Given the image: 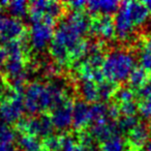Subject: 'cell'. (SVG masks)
I'll list each match as a JSON object with an SVG mask.
<instances>
[{"instance_id":"1","label":"cell","mask_w":151,"mask_h":151,"mask_svg":"<svg viewBox=\"0 0 151 151\" xmlns=\"http://www.w3.org/2000/svg\"><path fill=\"white\" fill-rule=\"evenodd\" d=\"M90 27V19L83 12H71L59 23L50 45L51 55L57 64L65 65L69 60L79 62L88 55L90 42L83 37Z\"/></svg>"},{"instance_id":"2","label":"cell","mask_w":151,"mask_h":151,"mask_svg":"<svg viewBox=\"0 0 151 151\" xmlns=\"http://www.w3.org/2000/svg\"><path fill=\"white\" fill-rule=\"evenodd\" d=\"M136 68V59L126 50H113L104 58L101 71L107 81L114 84L128 80Z\"/></svg>"},{"instance_id":"3","label":"cell","mask_w":151,"mask_h":151,"mask_svg":"<svg viewBox=\"0 0 151 151\" xmlns=\"http://www.w3.org/2000/svg\"><path fill=\"white\" fill-rule=\"evenodd\" d=\"M24 106L26 111L32 115L40 114L49 109H54L48 84L40 82L30 83L24 91Z\"/></svg>"},{"instance_id":"4","label":"cell","mask_w":151,"mask_h":151,"mask_svg":"<svg viewBox=\"0 0 151 151\" xmlns=\"http://www.w3.org/2000/svg\"><path fill=\"white\" fill-rule=\"evenodd\" d=\"M25 111L24 91L12 88L9 92H6L4 99L0 101V121L6 124L18 122L22 119V115Z\"/></svg>"},{"instance_id":"5","label":"cell","mask_w":151,"mask_h":151,"mask_svg":"<svg viewBox=\"0 0 151 151\" xmlns=\"http://www.w3.org/2000/svg\"><path fill=\"white\" fill-rule=\"evenodd\" d=\"M17 128L23 134L46 139L52 136L54 125L49 116H30L27 118H22L20 121H18Z\"/></svg>"},{"instance_id":"6","label":"cell","mask_w":151,"mask_h":151,"mask_svg":"<svg viewBox=\"0 0 151 151\" xmlns=\"http://www.w3.org/2000/svg\"><path fill=\"white\" fill-rule=\"evenodd\" d=\"M62 13V6L56 1L36 0L29 4V20L31 23L47 21L54 23Z\"/></svg>"},{"instance_id":"7","label":"cell","mask_w":151,"mask_h":151,"mask_svg":"<svg viewBox=\"0 0 151 151\" xmlns=\"http://www.w3.org/2000/svg\"><path fill=\"white\" fill-rule=\"evenodd\" d=\"M54 23L47 21H40L31 23L29 29V44L32 50L42 52L49 45H51L54 37Z\"/></svg>"},{"instance_id":"8","label":"cell","mask_w":151,"mask_h":151,"mask_svg":"<svg viewBox=\"0 0 151 151\" xmlns=\"http://www.w3.org/2000/svg\"><path fill=\"white\" fill-rule=\"evenodd\" d=\"M114 25H115L116 35L119 40H127L134 34L136 26L130 18L128 9L124 2L122 3L120 9L116 13L115 19H114Z\"/></svg>"},{"instance_id":"9","label":"cell","mask_w":151,"mask_h":151,"mask_svg":"<svg viewBox=\"0 0 151 151\" xmlns=\"http://www.w3.org/2000/svg\"><path fill=\"white\" fill-rule=\"evenodd\" d=\"M73 104L66 99L55 107L51 112V120L55 128L59 130H65L73 125Z\"/></svg>"},{"instance_id":"10","label":"cell","mask_w":151,"mask_h":151,"mask_svg":"<svg viewBox=\"0 0 151 151\" xmlns=\"http://www.w3.org/2000/svg\"><path fill=\"white\" fill-rule=\"evenodd\" d=\"M25 27L19 19L13 17H2L0 26V40L4 44L20 40L24 35Z\"/></svg>"},{"instance_id":"11","label":"cell","mask_w":151,"mask_h":151,"mask_svg":"<svg viewBox=\"0 0 151 151\" xmlns=\"http://www.w3.org/2000/svg\"><path fill=\"white\" fill-rule=\"evenodd\" d=\"M90 31L96 36L106 40H110L116 34L114 20L110 16H101L91 21Z\"/></svg>"},{"instance_id":"12","label":"cell","mask_w":151,"mask_h":151,"mask_svg":"<svg viewBox=\"0 0 151 151\" xmlns=\"http://www.w3.org/2000/svg\"><path fill=\"white\" fill-rule=\"evenodd\" d=\"M92 122L90 105L84 101H79L73 105V126L75 129L80 130L85 128Z\"/></svg>"},{"instance_id":"13","label":"cell","mask_w":151,"mask_h":151,"mask_svg":"<svg viewBox=\"0 0 151 151\" xmlns=\"http://www.w3.org/2000/svg\"><path fill=\"white\" fill-rule=\"evenodd\" d=\"M118 126L113 120H104V121L94 122L90 128L89 134L93 137L96 141L108 140L111 137L117 134Z\"/></svg>"},{"instance_id":"14","label":"cell","mask_w":151,"mask_h":151,"mask_svg":"<svg viewBox=\"0 0 151 151\" xmlns=\"http://www.w3.org/2000/svg\"><path fill=\"white\" fill-rule=\"evenodd\" d=\"M128 144L132 149H142L150 140V129L145 123H139L128 132Z\"/></svg>"},{"instance_id":"15","label":"cell","mask_w":151,"mask_h":151,"mask_svg":"<svg viewBox=\"0 0 151 151\" xmlns=\"http://www.w3.org/2000/svg\"><path fill=\"white\" fill-rule=\"evenodd\" d=\"M4 71L6 76L12 81L26 80L27 70L25 68V60L24 58H7L4 65Z\"/></svg>"},{"instance_id":"16","label":"cell","mask_w":151,"mask_h":151,"mask_svg":"<svg viewBox=\"0 0 151 151\" xmlns=\"http://www.w3.org/2000/svg\"><path fill=\"white\" fill-rule=\"evenodd\" d=\"M128 9V13L132 18V22H134V26L137 27H141L149 19V11L144 4V2H138V1H128V2H124Z\"/></svg>"},{"instance_id":"17","label":"cell","mask_w":151,"mask_h":151,"mask_svg":"<svg viewBox=\"0 0 151 151\" xmlns=\"http://www.w3.org/2000/svg\"><path fill=\"white\" fill-rule=\"evenodd\" d=\"M87 9L93 15L111 16L112 14L117 13L119 7V2L115 0H99V1H88Z\"/></svg>"},{"instance_id":"18","label":"cell","mask_w":151,"mask_h":151,"mask_svg":"<svg viewBox=\"0 0 151 151\" xmlns=\"http://www.w3.org/2000/svg\"><path fill=\"white\" fill-rule=\"evenodd\" d=\"M80 94L85 103L95 104L101 101L99 99V84L93 81H81Z\"/></svg>"},{"instance_id":"19","label":"cell","mask_w":151,"mask_h":151,"mask_svg":"<svg viewBox=\"0 0 151 151\" xmlns=\"http://www.w3.org/2000/svg\"><path fill=\"white\" fill-rule=\"evenodd\" d=\"M0 6H4L9 11L13 18L19 19L23 18L27 15V12L29 11V4L24 0H15V1H2L0 2Z\"/></svg>"},{"instance_id":"20","label":"cell","mask_w":151,"mask_h":151,"mask_svg":"<svg viewBox=\"0 0 151 151\" xmlns=\"http://www.w3.org/2000/svg\"><path fill=\"white\" fill-rule=\"evenodd\" d=\"M101 151H126V143L121 136L115 134L104 141L99 147Z\"/></svg>"},{"instance_id":"21","label":"cell","mask_w":151,"mask_h":151,"mask_svg":"<svg viewBox=\"0 0 151 151\" xmlns=\"http://www.w3.org/2000/svg\"><path fill=\"white\" fill-rule=\"evenodd\" d=\"M91 114H92V122L111 120L110 118V105L105 103H95L90 105Z\"/></svg>"},{"instance_id":"22","label":"cell","mask_w":151,"mask_h":151,"mask_svg":"<svg viewBox=\"0 0 151 151\" xmlns=\"http://www.w3.org/2000/svg\"><path fill=\"white\" fill-rule=\"evenodd\" d=\"M128 81H129V84L132 88L140 90L141 88L147 85V81H148L147 71L143 69L142 67H136L134 71L130 73Z\"/></svg>"},{"instance_id":"23","label":"cell","mask_w":151,"mask_h":151,"mask_svg":"<svg viewBox=\"0 0 151 151\" xmlns=\"http://www.w3.org/2000/svg\"><path fill=\"white\" fill-rule=\"evenodd\" d=\"M18 142L22 151H42V144L35 137L23 134L20 137Z\"/></svg>"},{"instance_id":"24","label":"cell","mask_w":151,"mask_h":151,"mask_svg":"<svg viewBox=\"0 0 151 151\" xmlns=\"http://www.w3.org/2000/svg\"><path fill=\"white\" fill-rule=\"evenodd\" d=\"M140 123L136 116H122L117 122L118 130L120 132H128L132 130L138 124Z\"/></svg>"},{"instance_id":"25","label":"cell","mask_w":151,"mask_h":151,"mask_svg":"<svg viewBox=\"0 0 151 151\" xmlns=\"http://www.w3.org/2000/svg\"><path fill=\"white\" fill-rule=\"evenodd\" d=\"M99 91L101 101H107V99H111L113 95H115L117 88H116V84L114 83H111L109 81H104L99 84Z\"/></svg>"},{"instance_id":"26","label":"cell","mask_w":151,"mask_h":151,"mask_svg":"<svg viewBox=\"0 0 151 151\" xmlns=\"http://www.w3.org/2000/svg\"><path fill=\"white\" fill-rule=\"evenodd\" d=\"M16 139V134L9 124L0 121V144H12Z\"/></svg>"},{"instance_id":"27","label":"cell","mask_w":151,"mask_h":151,"mask_svg":"<svg viewBox=\"0 0 151 151\" xmlns=\"http://www.w3.org/2000/svg\"><path fill=\"white\" fill-rule=\"evenodd\" d=\"M140 63L145 70L151 71V47L145 42L140 52Z\"/></svg>"},{"instance_id":"28","label":"cell","mask_w":151,"mask_h":151,"mask_svg":"<svg viewBox=\"0 0 151 151\" xmlns=\"http://www.w3.org/2000/svg\"><path fill=\"white\" fill-rule=\"evenodd\" d=\"M61 141L62 137L52 134L45 139L44 147L47 149V151H61Z\"/></svg>"},{"instance_id":"29","label":"cell","mask_w":151,"mask_h":151,"mask_svg":"<svg viewBox=\"0 0 151 151\" xmlns=\"http://www.w3.org/2000/svg\"><path fill=\"white\" fill-rule=\"evenodd\" d=\"M115 97L117 99L118 101H120V104L129 103V101H134V92L132 89L124 87V88L117 89V91L115 93Z\"/></svg>"},{"instance_id":"30","label":"cell","mask_w":151,"mask_h":151,"mask_svg":"<svg viewBox=\"0 0 151 151\" xmlns=\"http://www.w3.org/2000/svg\"><path fill=\"white\" fill-rule=\"evenodd\" d=\"M139 113L144 119L151 121V95L142 99V101L139 105Z\"/></svg>"},{"instance_id":"31","label":"cell","mask_w":151,"mask_h":151,"mask_svg":"<svg viewBox=\"0 0 151 151\" xmlns=\"http://www.w3.org/2000/svg\"><path fill=\"white\" fill-rule=\"evenodd\" d=\"M80 144L83 145L89 151H97L96 140L89 132H83L80 136Z\"/></svg>"},{"instance_id":"32","label":"cell","mask_w":151,"mask_h":151,"mask_svg":"<svg viewBox=\"0 0 151 151\" xmlns=\"http://www.w3.org/2000/svg\"><path fill=\"white\" fill-rule=\"evenodd\" d=\"M119 111L123 116H136L137 112H139V106L134 101L120 104Z\"/></svg>"},{"instance_id":"33","label":"cell","mask_w":151,"mask_h":151,"mask_svg":"<svg viewBox=\"0 0 151 151\" xmlns=\"http://www.w3.org/2000/svg\"><path fill=\"white\" fill-rule=\"evenodd\" d=\"M66 5L69 6V9L73 12H82L84 7L87 6V2L83 0H73V1L67 2Z\"/></svg>"},{"instance_id":"34","label":"cell","mask_w":151,"mask_h":151,"mask_svg":"<svg viewBox=\"0 0 151 151\" xmlns=\"http://www.w3.org/2000/svg\"><path fill=\"white\" fill-rule=\"evenodd\" d=\"M6 61H7L6 51L4 50V48H3V47H0V68L4 67Z\"/></svg>"},{"instance_id":"35","label":"cell","mask_w":151,"mask_h":151,"mask_svg":"<svg viewBox=\"0 0 151 151\" xmlns=\"http://www.w3.org/2000/svg\"><path fill=\"white\" fill-rule=\"evenodd\" d=\"M4 94H6V88H5L4 81L0 76V97H2Z\"/></svg>"},{"instance_id":"36","label":"cell","mask_w":151,"mask_h":151,"mask_svg":"<svg viewBox=\"0 0 151 151\" xmlns=\"http://www.w3.org/2000/svg\"><path fill=\"white\" fill-rule=\"evenodd\" d=\"M0 151H14L12 144H0Z\"/></svg>"},{"instance_id":"37","label":"cell","mask_w":151,"mask_h":151,"mask_svg":"<svg viewBox=\"0 0 151 151\" xmlns=\"http://www.w3.org/2000/svg\"><path fill=\"white\" fill-rule=\"evenodd\" d=\"M73 151H89L87 148H85L83 145H81V144H77V146L73 148Z\"/></svg>"},{"instance_id":"38","label":"cell","mask_w":151,"mask_h":151,"mask_svg":"<svg viewBox=\"0 0 151 151\" xmlns=\"http://www.w3.org/2000/svg\"><path fill=\"white\" fill-rule=\"evenodd\" d=\"M144 4L146 5V7L148 9L149 13H151V0H148V1H145Z\"/></svg>"},{"instance_id":"39","label":"cell","mask_w":151,"mask_h":151,"mask_svg":"<svg viewBox=\"0 0 151 151\" xmlns=\"http://www.w3.org/2000/svg\"><path fill=\"white\" fill-rule=\"evenodd\" d=\"M145 151H151V138H150V140L148 141L147 145L145 146Z\"/></svg>"},{"instance_id":"40","label":"cell","mask_w":151,"mask_h":151,"mask_svg":"<svg viewBox=\"0 0 151 151\" xmlns=\"http://www.w3.org/2000/svg\"><path fill=\"white\" fill-rule=\"evenodd\" d=\"M146 44L148 45V46H150V47H151V37L149 38L148 40H146Z\"/></svg>"},{"instance_id":"41","label":"cell","mask_w":151,"mask_h":151,"mask_svg":"<svg viewBox=\"0 0 151 151\" xmlns=\"http://www.w3.org/2000/svg\"><path fill=\"white\" fill-rule=\"evenodd\" d=\"M0 7H1V6H0ZM1 19H2V17H0V26H1Z\"/></svg>"},{"instance_id":"42","label":"cell","mask_w":151,"mask_h":151,"mask_svg":"<svg viewBox=\"0 0 151 151\" xmlns=\"http://www.w3.org/2000/svg\"><path fill=\"white\" fill-rule=\"evenodd\" d=\"M150 84H151V78H150Z\"/></svg>"},{"instance_id":"43","label":"cell","mask_w":151,"mask_h":151,"mask_svg":"<svg viewBox=\"0 0 151 151\" xmlns=\"http://www.w3.org/2000/svg\"><path fill=\"white\" fill-rule=\"evenodd\" d=\"M14 151H18V150H14Z\"/></svg>"}]
</instances>
